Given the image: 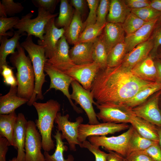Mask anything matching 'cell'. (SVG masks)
Returning a JSON list of instances; mask_svg holds the SVG:
<instances>
[{"instance_id": "obj_1", "label": "cell", "mask_w": 161, "mask_h": 161, "mask_svg": "<svg viewBox=\"0 0 161 161\" xmlns=\"http://www.w3.org/2000/svg\"><path fill=\"white\" fill-rule=\"evenodd\" d=\"M154 83L139 78L121 64L114 67L100 69L92 82L90 91L97 104L123 103Z\"/></svg>"}, {"instance_id": "obj_2", "label": "cell", "mask_w": 161, "mask_h": 161, "mask_svg": "<svg viewBox=\"0 0 161 161\" xmlns=\"http://www.w3.org/2000/svg\"><path fill=\"white\" fill-rule=\"evenodd\" d=\"M17 50L11 55L10 60L17 70V95L29 100L33 94L35 86V76L31 61L27 56L25 49L20 43Z\"/></svg>"}, {"instance_id": "obj_3", "label": "cell", "mask_w": 161, "mask_h": 161, "mask_svg": "<svg viewBox=\"0 0 161 161\" xmlns=\"http://www.w3.org/2000/svg\"><path fill=\"white\" fill-rule=\"evenodd\" d=\"M32 105L38 115L35 123L41 136L42 148L44 151L49 152L55 147L52 132L56 114L60 110L61 105L57 101L50 99L44 103L35 102Z\"/></svg>"}, {"instance_id": "obj_4", "label": "cell", "mask_w": 161, "mask_h": 161, "mask_svg": "<svg viewBox=\"0 0 161 161\" xmlns=\"http://www.w3.org/2000/svg\"><path fill=\"white\" fill-rule=\"evenodd\" d=\"M20 44L28 54L32 63L35 76L34 92L31 99L27 103L28 106H30L37 100H43L44 98L42 88L46 82L44 66L48 59L46 57L43 47L34 43L32 35L27 36L25 41Z\"/></svg>"}, {"instance_id": "obj_5", "label": "cell", "mask_w": 161, "mask_h": 161, "mask_svg": "<svg viewBox=\"0 0 161 161\" xmlns=\"http://www.w3.org/2000/svg\"><path fill=\"white\" fill-rule=\"evenodd\" d=\"M58 13L52 14L43 9L38 8L37 16L31 18L32 13L30 12L23 16L14 28L22 33L26 32L27 36L34 35L39 39H43L46 25L51 18H55Z\"/></svg>"}, {"instance_id": "obj_6", "label": "cell", "mask_w": 161, "mask_h": 161, "mask_svg": "<svg viewBox=\"0 0 161 161\" xmlns=\"http://www.w3.org/2000/svg\"><path fill=\"white\" fill-rule=\"evenodd\" d=\"M96 106L99 110L97 117L103 122L130 123L136 115L132 109L122 103H108Z\"/></svg>"}, {"instance_id": "obj_7", "label": "cell", "mask_w": 161, "mask_h": 161, "mask_svg": "<svg viewBox=\"0 0 161 161\" xmlns=\"http://www.w3.org/2000/svg\"><path fill=\"white\" fill-rule=\"evenodd\" d=\"M55 68L73 78L85 89L90 91L94 78L100 69L99 65L94 62L80 65L72 63Z\"/></svg>"}, {"instance_id": "obj_8", "label": "cell", "mask_w": 161, "mask_h": 161, "mask_svg": "<svg viewBox=\"0 0 161 161\" xmlns=\"http://www.w3.org/2000/svg\"><path fill=\"white\" fill-rule=\"evenodd\" d=\"M133 129L131 125L126 131L116 136H95L87 138L92 144L101 146L108 151L116 152L126 158L127 155L128 143Z\"/></svg>"}, {"instance_id": "obj_9", "label": "cell", "mask_w": 161, "mask_h": 161, "mask_svg": "<svg viewBox=\"0 0 161 161\" xmlns=\"http://www.w3.org/2000/svg\"><path fill=\"white\" fill-rule=\"evenodd\" d=\"M24 148L25 161H46L41 151V136L32 120H28L27 123Z\"/></svg>"}, {"instance_id": "obj_10", "label": "cell", "mask_w": 161, "mask_h": 161, "mask_svg": "<svg viewBox=\"0 0 161 161\" xmlns=\"http://www.w3.org/2000/svg\"><path fill=\"white\" fill-rule=\"evenodd\" d=\"M44 71L50 80L49 88L46 92L52 89L60 91L67 97L73 109L78 113H82V110L72 102L69 92V86L75 79L47 62L44 65Z\"/></svg>"}, {"instance_id": "obj_11", "label": "cell", "mask_w": 161, "mask_h": 161, "mask_svg": "<svg viewBox=\"0 0 161 161\" xmlns=\"http://www.w3.org/2000/svg\"><path fill=\"white\" fill-rule=\"evenodd\" d=\"M130 126L127 123L103 122L91 125L81 123L78 128V139L82 143L91 136H105L109 134L128 129Z\"/></svg>"}, {"instance_id": "obj_12", "label": "cell", "mask_w": 161, "mask_h": 161, "mask_svg": "<svg viewBox=\"0 0 161 161\" xmlns=\"http://www.w3.org/2000/svg\"><path fill=\"white\" fill-rule=\"evenodd\" d=\"M71 85L72 88L71 98L75 101L76 104H79L85 111L89 119V124L99 123L93 106V104L96 105L97 103L94 100L90 91L84 89L75 80L73 81Z\"/></svg>"}, {"instance_id": "obj_13", "label": "cell", "mask_w": 161, "mask_h": 161, "mask_svg": "<svg viewBox=\"0 0 161 161\" xmlns=\"http://www.w3.org/2000/svg\"><path fill=\"white\" fill-rule=\"evenodd\" d=\"M69 115H62L58 112L56 115L55 122L57 125L58 130L61 131L63 140H66L69 145L70 150L75 151L76 145H80L81 143L78 139V128L79 125L83 122V118L81 116L77 117L74 122L69 120Z\"/></svg>"}, {"instance_id": "obj_14", "label": "cell", "mask_w": 161, "mask_h": 161, "mask_svg": "<svg viewBox=\"0 0 161 161\" xmlns=\"http://www.w3.org/2000/svg\"><path fill=\"white\" fill-rule=\"evenodd\" d=\"M161 94V90L142 104L132 109L137 117L161 128V110L159 104Z\"/></svg>"}, {"instance_id": "obj_15", "label": "cell", "mask_w": 161, "mask_h": 161, "mask_svg": "<svg viewBox=\"0 0 161 161\" xmlns=\"http://www.w3.org/2000/svg\"><path fill=\"white\" fill-rule=\"evenodd\" d=\"M55 18L50 19L46 25L43 40L38 41V44L44 48L45 56L48 59L54 55L57 43L65 32L64 28H58L56 26Z\"/></svg>"}, {"instance_id": "obj_16", "label": "cell", "mask_w": 161, "mask_h": 161, "mask_svg": "<svg viewBox=\"0 0 161 161\" xmlns=\"http://www.w3.org/2000/svg\"><path fill=\"white\" fill-rule=\"evenodd\" d=\"M154 46L152 38L141 43L127 53L121 64L123 66L131 70L134 66L147 57Z\"/></svg>"}, {"instance_id": "obj_17", "label": "cell", "mask_w": 161, "mask_h": 161, "mask_svg": "<svg viewBox=\"0 0 161 161\" xmlns=\"http://www.w3.org/2000/svg\"><path fill=\"white\" fill-rule=\"evenodd\" d=\"M135 76L143 80L151 82H161L154 59L149 54L131 69Z\"/></svg>"}, {"instance_id": "obj_18", "label": "cell", "mask_w": 161, "mask_h": 161, "mask_svg": "<svg viewBox=\"0 0 161 161\" xmlns=\"http://www.w3.org/2000/svg\"><path fill=\"white\" fill-rule=\"evenodd\" d=\"M27 122L23 113L18 114L14 126L13 140L14 148L17 150L16 157L19 161H25L24 148Z\"/></svg>"}, {"instance_id": "obj_19", "label": "cell", "mask_w": 161, "mask_h": 161, "mask_svg": "<svg viewBox=\"0 0 161 161\" xmlns=\"http://www.w3.org/2000/svg\"><path fill=\"white\" fill-rule=\"evenodd\" d=\"M159 19V18H157L147 22L133 33L126 36L124 41L127 53L138 44L149 38Z\"/></svg>"}, {"instance_id": "obj_20", "label": "cell", "mask_w": 161, "mask_h": 161, "mask_svg": "<svg viewBox=\"0 0 161 161\" xmlns=\"http://www.w3.org/2000/svg\"><path fill=\"white\" fill-rule=\"evenodd\" d=\"M125 33L121 24L107 22L100 37L108 54L115 45L124 40Z\"/></svg>"}, {"instance_id": "obj_21", "label": "cell", "mask_w": 161, "mask_h": 161, "mask_svg": "<svg viewBox=\"0 0 161 161\" xmlns=\"http://www.w3.org/2000/svg\"><path fill=\"white\" fill-rule=\"evenodd\" d=\"M17 92V87L12 86L7 94L0 96V114L11 113L15 111L17 108L29 101L27 99L18 97Z\"/></svg>"}, {"instance_id": "obj_22", "label": "cell", "mask_w": 161, "mask_h": 161, "mask_svg": "<svg viewBox=\"0 0 161 161\" xmlns=\"http://www.w3.org/2000/svg\"><path fill=\"white\" fill-rule=\"evenodd\" d=\"M93 42L75 44L69 49V56L74 64H84L94 62L92 58Z\"/></svg>"}, {"instance_id": "obj_23", "label": "cell", "mask_w": 161, "mask_h": 161, "mask_svg": "<svg viewBox=\"0 0 161 161\" xmlns=\"http://www.w3.org/2000/svg\"><path fill=\"white\" fill-rule=\"evenodd\" d=\"M69 50L68 42L64 35L57 43L54 55L47 59V62L55 67L73 63L69 56Z\"/></svg>"}, {"instance_id": "obj_24", "label": "cell", "mask_w": 161, "mask_h": 161, "mask_svg": "<svg viewBox=\"0 0 161 161\" xmlns=\"http://www.w3.org/2000/svg\"><path fill=\"white\" fill-rule=\"evenodd\" d=\"M131 12V9L127 6L124 0H111L107 22L122 24Z\"/></svg>"}, {"instance_id": "obj_25", "label": "cell", "mask_w": 161, "mask_h": 161, "mask_svg": "<svg viewBox=\"0 0 161 161\" xmlns=\"http://www.w3.org/2000/svg\"><path fill=\"white\" fill-rule=\"evenodd\" d=\"M130 123L143 137L149 140L159 142L157 126L136 115L132 118Z\"/></svg>"}, {"instance_id": "obj_26", "label": "cell", "mask_w": 161, "mask_h": 161, "mask_svg": "<svg viewBox=\"0 0 161 161\" xmlns=\"http://www.w3.org/2000/svg\"><path fill=\"white\" fill-rule=\"evenodd\" d=\"M22 33L18 30L15 31L11 38L8 39L7 36H3L0 40V67L4 65H7L6 59L7 56L12 54L15 52L20 44L19 40L21 37L23 35Z\"/></svg>"}, {"instance_id": "obj_27", "label": "cell", "mask_w": 161, "mask_h": 161, "mask_svg": "<svg viewBox=\"0 0 161 161\" xmlns=\"http://www.w3.org/2000/svg\"><path fill=\"white\" fill-rule=\"evenodd\" d=\"M17 117L15 111L8 114H0V136L6 138L10 145L14 147L13 135Z\"/></svg>"}, {"instance_id": "obj_28", "label": "cell", "mask_w": 161, "mask_h": 161, "mask_svg": "<svg viewBox=\"0 0 161 161\" xmlns=\"http://www.w3.org/2000/svg\"><path fill=\"white\" fill-rule=\"evenodd\" d=\"M161 90V82H155L143 89L123 104L133 109L142 104L157 92Z\"/></svg>"}, {"instance_id": "obj_29", "label": "cell", "mask_w": 161, "mask_h": 161, "mask_svg": "<svg viewBox=\"0 0 161 161\" xmlns=\"http://www.w3.org/2000/svg\"><path fill=\"white\" fill-rule=\"evenodd\" d=\"M53 137L55 140L56 148L54 154L50 155L48 152L44 151V154L46 161H74L73 156L69 154L66 159L64 158V153L68 150V147L64 145L61 133L58 130H56L55 134Z\"/></svg>"}, {"instance_id": "obj_30", "label": "cell", "mask_w": 161, "mask_h": 161, "mask_svg": "<svg viewBox=\"0 0 161 161\" xmlns=\"http://www.w3.org/2000/svg\"><path fill=\"white\" fill-rule=\"evenodd\" d=\"M83 30V23L81 15L75 10L72 21L67 29L65 30L64 35L67 42L75 45Z\"/></svg>"}, {"instance_id": "obj_31", "label": "cell", "mask_w": 161, "mask_h": 161, "mask_svg": "<svg viewBox=\"0 0 161 161\" xmlns=\"http://www.w3.org/2000/svg\"><path fill=\"white\" fill-rule=\"evenodd\" d=\"M158 143L143 137L134 128L128 143L127 156L132 152L145 150Z\"/></svg>"}, {"instance_id": "obj_32", "label": "cell", "mask_w": 161, "mask_h": 161, "mask_svg": "<svg viewBox=\"0 0 161 161\" xmlns=\"http://www.w3.org/2000/svg\"><path fill=\"white\" fill-rule=\"evenodd\" d=\"M72 6L67 0H60L58 16L55 24L58 28H63L65 30L70 24L74 15Z\"/></svg>"}, {"instance_id": "obj_33", "label": "cell", "mask_w": 161, "mask_h": 161, "mask_svg": "<svg viewBox=\"0 0 161 161\" xmlns=\"http://www.w3.org/2000/svg\"><path fill=\"white\" fill-rule=\"evenodd\" d=\"M126 54L124 40L115 45L108 53L107 67H114L120 65Z\"/></svg>"}, {"instance_id": "obj_34", "label": "cell", "mask_w": 161, "mask_h": 161, "mask_svg": "<svg viewBox=\"0 0 161 161\" xmlns=\"http://www.w3.org/2000/svg\"><path fill=\"white\" fill-rule=\"evenodd\" d=\"M108 52L100 36L94 42L92 58L94 62L98 64L100 69L107 67Z\"/></svg>"}, {"instance_id": "obj_35", "label": "cell", "mask_w": 161, "mask_h": 161, "mask_svg": "<svg viewBox=\"0 0 161 161\" xmlns=\"http://www.w3.org/2000/svg\"><path fill=\"white\" fill-rule=\"evenodd\" d=\"M105 26H100L95 24L86 27L80 34L75 44L94 42L101 35Z\"/></svg>"}, {"instance_id": "obj_36", "label": "cell", "mask_w": 161, "mask_h": 161, "mask_svg": "<svg viewBox=\"0 0 161 161\" xmlns=\"http://www.w3.org/2000/svg\"><path fill=\"white\" fill-rule=\"evenodd\" d=\"M147 22L131 12L121 24L126 36H128L136 31Z\"/></svg>"}, {"instance_id": "obj_37", "label": "cell", "mask_w": 161, "mask_h": 161, "mask_svg": "<svg viewBox=\"0 0 161 161\" xmlns=\"http://www.w3.org/2000/svg\"><path fill=\"white\" fill-rule=\"evenodd\" d=\"M131 12L146 22L159 18L161 16V12L154 9L150 6L131 9Z\"/></svg>"}, {"instance_id": "obj_38", "label": "cell", "mask_w": 161, "mask_h": 161, "mask_svg": "<svg viewBox=\"0 0 161 161\" xmlns=\"http://www.w3.org/2000/svg\"><path fill=\"white\" fill-rule=\"evenodd\" d=\"M17 16L9 18H0V40L3 36H12L14 33L6 32L9 30L14 28L20 20Z\"/></svg>"}, {"instance_id": "obj_39", "label": "cell", "mask_w": 161, "mask_h": 161, "mask_svg": "<svg viewBox=\"0 0 161 161\" xmlns=\"http://www.w3.org/2000/svg\"><path fill=\"white\" fill-rule=\"evenodd\" d=\"M110 0H100L98 5L96 24L100 26H105L110 6Z\"/></svg>"}, {"instance_id": "obj_40", "label": "cell", "mask_w": 161, "mask_h": 161, "mask_svg": "<svg viewBox=\"0 0 161 161\" xmlns=\"http://www.w3.org/2000/svg\"><path fill=\"white\" fill-rule=\"evenodd\" d=\"M86 1L89 8V11L86 19L83 22V30L86 27L96 23L97 10L100 1V0H86Z\"/></svg>"}, {"instance_id": "obj_41", "label": "cell", "mask_w": 161, "mask_h": 161, "mask_svg": "<svg viewBox=\"0 0 161 161\" xmlns=\"http://www.w3.org/2000/svg\"><path fill=\"white\" fill-rule=\"evenodd\" d=\"M0 2L7 15L9 16H13L21 13L24 9L21 3L15 2L13 0H2Z\"/></svg>"}, {"instance_id": "obj_42", "label": "cell", "mask_w": 161, "mask_h": 161, "mask_svg": "<svg viewBox=\"0 0 161 161\" xmlns=\"http://www.w3.org/2000/svg\"><path fill=\"white\" fill-rule=\"evenodd\" d=\"M79 146L81 148H87L91 152L95 157V161H106L108 154L100 150L99 147L86 140L81 143Z\"/></svg>"}, {"instance_id": "obj_43", "label": "cell", "mask_w": 161, "mask_h": 161, "mask_svg": "<svg viewBox=\"0 0 161 161\" xmlns=\"http://www.w3.org/2000/svg\"><path fill=\"white\" fill-rule=\"evenodd\" d=\"M154 42L153 47L150 55L154 59L159 47L161 46V21H158L150 36Z\"/></svg>"}, {"instance_id": "obj_44", "label": "cell", "mask_w": 161, "mask_h": 161, "mask_svg": "<svg viewBox=\"0 0 161 161\" xmlns=\"http://www.w3.org/2000/svg\"><path fill=\"white\" fill-rule=\"evenodd\" d=\"M58 1L57 0H35L32 2L38 8L44 9L46 11L53 14L56 6Z\"/></svg>"}, {"instance_id": "obj_45", "label": "cell", "mask_w": 161, "mask_h": 161, "mask_svg": "<svg viewBox=\"0 0 161 161\" xmlns=\"http://www.w3.org/2000/svg\"><path fill=\"white\" fill-rule=\"evenodd\" d=\"M142 151L148 155L154 161H161V148L159 143Z\"/></svg>"}, {"instance_id": "obj_46", "label": "cell", "mask_w": 161, "mask_h": 161, "mask_svg": "<svg viewBox=\"0 0 161 161\" xmlns=\"http://www.w3.org/2000/svg\"><path fill=\"white\" fill-rule=\"evenodd\" d=\"M126 159L127 161H154L142 151L132 152Z\"/></svg>"}, {"instance_id": "obj_47", "label": "cell", "mask_w": 161, "mask_h": 161, "mask_svg": "<svg viewBox=\"0 0 161 161\" xmlns=\"http://www.w3.org/2000/svg\"><path fill=\"white\" fill-rule=\"evenodd\" d=\"M127 6L131 9H139L150 6V0H125Z\"/></svg>"}, {"instance_id": "obj_48", "label": "cell", "mask_w": 161, "mask_h": 161, "mask_svg": "<svg viewBox=\"0 0 161 161\" xmlns=\"http://www.w3.org/2000/svg\"><path fill=\"white\" fill-rule=\"evenodd\" d=\"M9 143L5 137L0 136V161H6V154L8 149Z\"/></svg>"}, {"instance_id": "obj_49", "label": "cell", "mask_w": 161, "mask_h": 161, "mask_svg": "<svg viewBox=\"0 0 161 161\" xmlns=\"http://www.w3.org/2000/svg\"><path fill=\"white\" fill-rule=\"evenodd\" d=\"M70 3L71 5L75 8V10L79 13L81 16L84 13L87 4L86 0H71Z\"/></svg>"}, {"instance_id": "obj_50", "label": "cell", "mask_w": 161, "mask_h": 161, "mask_svg": "<svg viewBox=\"0 0 161 161\" xmlns=\"http://www.w3.org/2000/svg\"><path fill=\"white\" fill-rule=\"evenodd\" d=\"M106 161H124L125 157L121 154L113 151H109Z\"/></svg>"}, {"instance_id": "obj_51", "label": "cell", "mask_w": 161, "mask_h": 161, "mask_svg": "<svg viewBox=\"0 0 161 161\" xmlns=\"http://www.w3.org/2000/svg\"><path fill=\"white\" fill-rule=\"evenodd\" d=\"M13 68L8 64L4 65L0 67V72L3 78L13 75Z\"/></svg>"}, {"instance_id": "obj_52", "label": "cell", "mask_w": 161, "mask_h": 161, "mask_svg": "<svg viewBox=\"0 0 161 161\" xmlns=\"http://www.w3.org/2000/svg\"><path fill=\"white\" fill-rule=\"evenodd\" d=\"M3 78L4 82L6 84L10 85V86H17V79L14 74Z\"/></svg>"}, {"instance_id": "obj_53", "label": "cell", "mask_w": 161, "mask_h": 161, "mask_svg": "<svg viewBox=\"0 0 161 161\" xmlns=\"http://www.w3.org/2000/svg\"><path fill=\"white\" fill-rule=\"evenodd\" d=\"M150 7L158 11L161 12V0H151Z\"/></svg>"}, {"instance_id": "obj_54", "label": "cell", "mask_w": 161, "mask_h": 161, "mask_svg": "<svg viewBox=\"0 0 161 161\" xmlns=\"http://www.w3.org/2000/svg\"><path fill=\"white\" fill-rule=\"evenodd\" d=\"M154 61L158 76L161 81V59L155 58Z\"/></svg>"}, {"instance_id": "obj_55", "label": "cell", "mask_w": 161, "mask_h": 161, "mask_svg": "<svg viewBox=\"0 0 161 161\" xmlns=\"http://www.w3.org/2000/svg\"><path fill=\"white\" fill-rule=\"evenodd\" d=\"M7 15L4 8L0 2V16L2 18H7Z\"/></svg>"}, {"instance_id": "obj_56", "label": "cell", "mask_w": 161, "mask_h": 161, "mask_svg": "<svg viewBox=\"0 0 161 161\" xmlns=\"http://www.w3.org/2000/svg\"><path fill=\"white\" fill-rule=\"evenodd\" d=\"M157 131L159 136V143L161 148V128L157 127Z\"/></svg>"}, {"instance_id": "obj_57", "label": "cell", "mask_w": 161, "mask_h": 161, "mask_svg": "<svg viewBox=\"0 0 161 161\" xmlns=\"http://www.w3.org/2000/svg\"><path fill=\"white\" fill-rule=\"evenodd\" d=\"M155 58L161 59V46L158 48Z\"/></svg>"}, {"instance_id": "obj_58", "label": "cell", "mask_w": 161, "mask_h": 161, "mask_svg": "<svg viewBox=\"0 0 161 161\" xmlns=\"http://www.w3.org/2000/svg\"><path fill=\"white\" fill-rule=\"evenodd\" d=\"M9 161H19L16 158V157H14L11 160H10Z\"/></svg>"}, {"instance_id": "obj_59", "label": "cell", "mask_w": 161, "mask_h": 161, "mask_svg": "<svg viewBox=\"0 0 161 161\" xmlns=\"http://www.w3.org/2000/svg\"><path fill=\"white\" fill-rule=\"evenodd\" d=\"M159 103H160V104L161 106V94L159 100Z\"/></svg>"}, {"instance_id": "obj_60", "label": "cell", "mask_w": 161, "mask_h": 161, "mask_svg": "<svg viewBox=\"0 0 161 161\" xmlns=\"http://www.w3.org/2000/svg\"><path fill=\"white\" fill-rule=\"evenodd\" d=\"M158 21H161V16L159 18Z\"/></svg>"}, {"instance_id": "obj_61", "label": "cell", "mask_w": 161, "mask_h": 161, "mask_svg": "<svg viewBox=\"0 0 161 161\" xmlns=\"http://www.w3.org/2000/svg\"><path fill=\"white\" fill-rule=\"evenodd\" d=\"M124 161H127V160H126V158H125V159Z\"/></svg>"}, {"instance_id": "obj_62", "label": "cell", "mask_w": 161, "mask_h": 161, "mask_svg": "<svg viewBox=\"0 0 161 161\" xmlns=\"http://www.w3.org/2000/svg\"></svg>"}]
</instances>
